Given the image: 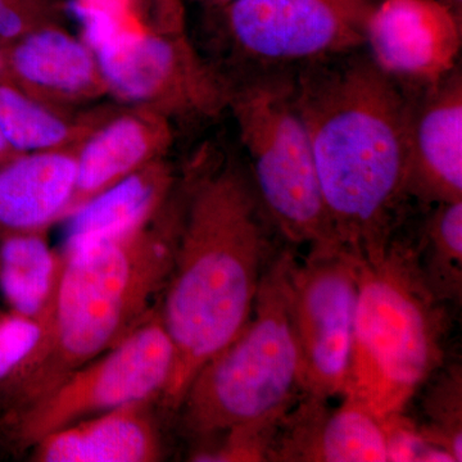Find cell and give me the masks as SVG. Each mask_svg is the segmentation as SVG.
Wrapping results in <instances>:
<instances>
[{
  "instance_id": "6da1fadb",
  "label": "cell",
  "mask_w": 462,
  "mask_h": 462,
  "mask_svg": "<svg viewBox=\"0 0 462 462\" xmlns=\"http://www.w3.org/2000/svg\"><path fill=\"white\" fill-rule=\"evenodd\" d=\"M293 96L339 247L382 256L409 199L410 94L358 50L298 67Z\"/></svg>"
},
{
  "instance_id": "7a4b0ae2",
  "label": "cell",
  "mask_w": 462,
  "mask_h": 462,
  "mask_svg": "<svg viewBox=\"0 0 462 462\" xmlns=\"http://www.w3.org/2000/svg\"><path fill=\"white\" fill-rule=\"evenodd\" d=\"M279 231L251 173L227 162L188 190L171 275L160 302L175 364L161 406L176 411L200 367L242 331L278 256Z\"/></svg>"
},
{
  "instance_id": "3957f363",
  "label": "cell",
  "mask_w": 462,
  "mask_h": 462,
  "mask_svg": "<svg viewBox=\"0 0 462 462\" xmlns=\"http://www.w3.org/2000/svg\"><path fill=\"white\" fill-rule=\"evenodd\" d=\"M182 208L167 205L136 229L60 254L38 345L0 387L3 420L117 345L160 305L175 260Z\"/></svg>"
},
{
  "instance_id": "277c9868",
  "label": "cell",
  "mask_w": 462,
  "mask_h": 462,
  "mask_svg": "<svg viewBox=\"0 0 462 462\" xmlns=\"http://www.w3.org/2000/svg\"><path fill=\"white\" fill-rule=\"evenodd\" d=\"M357 276L345 396L383 419L404 411L443 366L448 315L425 284L411 243L394 236L382 256L357 260Z\"/></svg>"
},
{
  "instance_id": "5b68a950",
  "label": "cell",
  "mask_w": 462,
  "mask_h": 462,
  "mask_svg": "<svg viewBox=\"0 0 462 462\" xmlns=\"http://www.w3.org/2000/svg\"><path fill=\"white\" fill-rule=\"evenodd\" d=\"M293 257L289 249L279 252L245 327L191 379L178 409L191 437L199 440L242 425L282 422L302 396L287 297Z\"/></svg>"
},
{
  "instance_id": "8992f818",
  "label": "cell",
  "mask_w": 462,
  "mask_h": 462,
  "mask_svg": "<svg viewBox=\"0 0 462 462\" xmlns=\"http://www.w3.org/2000/svg\"><path fill=\"white\" fill-rule=\"evenodd\" d=\"M227 105L251 160V178L282 238L310 251L337 242L305 123L293 96V71L245 75L229 85Z\"/></svg>"
},
{
  "instance_id": "52a82bcc",
  "label": "cell",
  "mask_w": 462,
  "mask_h": 462,
  "mask_svg": "<svg viewBox=\"0 0 462 462\" xmlns=\"http://www.w3.org/2000/svg\"><path fill=\"white\" fill-rule=\"evenodd\" d=\"M175 351L160 305L117 345L69 374L45 396L5 419L18 446L27 448L84 419L143 402H160Z\"/></svg>"
},
{
  "instance_id": "ba28073f",
  "label": "cell",
  "mask_w": 462,
  "mask_h": 462,
  "mask_svg": "<svg viewBox=\"0 0 462 462\" xmlns=\"http://www.w3.org/2000/svg\"><path fill=\"white\" fill-rule=\"evenodd\" d=\"M380 0H234L218 9L221 33L248 75L298 67L361 50Z\"/></svg>"
},
{
  "instance_id": "9c48e42d",
  "label": "cell",
  "mask_w": 462,
  "mask_h": 462,
  "mask_svg": "<svg viewBox=\"0 0 462 462\" xmlns=\"http://www.w3.org/2000/svg\"><path fill=\"white\" fill-rule=\"evenodd\" d=\"M357 260L343 249L291 258L287 275L289 318L296 340L302 393L345 396L358 296Z\"/></svg>"
},
{
  "instance_id": "30bf717a",
  "label": "cell",
  "mask_w": 462,
  "mask_h": 462,
  "mask_svg": "<svg viewBox=\"0 0 462 462\" xmlns=\"http://www.w3.org/2000/svg\"><path fill=\"white\" fill-rule=\"evenodd\" d=\"M94 56L103 87L126 102L199 114L227 105L229 85L199 62L184 36L136 27Z\"/></svg>"
},
{
  "instance_id": "8fae6325",
  "label": "cell",
  "mask_w": 462,
  "mask_h": 462,
  "mask_svg": "<svg viewBox=\"0 0 462 462\" xmlns=\"http://www.w3.org/2000/svg\"><path fill=\"white\" fill-rule=\"evenodd\" d=\"M364 47L404 90H421L457 67L461 17L439 0H380L367 20Z\"/></svg>"
},
{
  "instance_id": "7c38bea8",
  "label": "cell",
  "mask_w": 462,
  "mask_h": 462,
  "mask_svg": "<svg viewBox=\"0 0 462 462\" xmlns=\"http://www.w3.org/2000/svg\"><path fill=\"white\" fill-rule=\"evenodd\" d=\"M410 94L406 190L427 205L462 200L460 66Z\"/></svg>"
},
{
  "instance_id": "4fadbf2b",
  "label": "cell",
  "mask_w": 462,
  "mask_h": 462,
  "mask_svg": "<svg viewBox=\"0 0 462 462\" xmlns=\"http://www.w3.org/2000/svg\"><path fill=\"white\" fill-rule=\"evenodd\" d=\"M267 461L387 462L382 419L351 396L333 409L329 400L302 394L282 418Z\"/></svg>"
},
{
  "instance_id": "5bb4252c",
  "label": "cell",
  "mask_w": 462,
  "mask_h": 462,
  "mask_svg": "<svg viewBox=\"0 0 462 462\" xmlns=\"http://www.w3.org/2000/svg\"><path fill=\"white\" fill-rule=\"evenodd\" d=\"M76 152L17 154L0 165V236L39 233L63 221L76 190Z\"/></svg>"
},
{
  "instance_id": "9a60e30c",
  "label": "cell",
  "mask_w": 462,
  "mask_h": 462,
  "mask_svg": "<svg viewBox=\"0 0 462 462\" xmlns=\"http://www.w3.org/2000/svg\"><path fill=\"white\" fill-rule=\"evenodd\" d=\"M130 404L53 431L32 446L36 462H154L163 446L152 406Z\"/></svg>"
},
{
  "instance_id": "2e32d148",
  "label": "cell",
  "mask_w": 462,
  "mask_h": 462,
  "mask_svg": "<svg viewBox=\"0 0 462 462\" xmlns=\"http://www.w3.org/2000/svg\"><path fill=\"white\" fill-rule=\"evenodd\" d=\"M170 136L169 125L157 111L117 116L98 127L76 151V190L67 216L91 197L160 160Z\"/></svg>"
},
{
  "instance_id": "e0dca14e",
  "label": "cell",
  "mask_w": 462,
  "mask_h": 462,
  "mask_svg": "<svg viewBox=\"0 0 462 462\" xmlns=\"http://www.w3.org/2000/svg\"><path fill=\"white\" fill-rule=\"evenodd\" d=\"M172 187L171 170L157 160L100 191L63 220L60 254L148 223L167 205Z\"/></svg>"
},
{
  "instance_id": "ac0fdd59",
  "label": "cell",
  "mask_w": 462,
  "mask_h": 462,
  "mask_svg": "<svg viewBox=\"0 0 462 462\" xmlns=\"http://www.w3.org/2000/svg\"><path fill=\"white\" fill-rule=\"evenodd\" d=\"M16 41L8 65L18 80L32 90L75 98L103 87L96 56L83 39L42 25Z\"/></svg>"
},
{
  "instance_id": "d6986e66",
  "label": "cell",
  "mask_w": 462,
  "mask_h": 462,
  "mask_svg": "<svg viewBox=\"0 0 462 462\" xmlns=\"http://www.w3.org/2000/svg\"><path fill=\"white\" fill-rule=\"evenodd\" d=\"M60 266L62 257L45 231L0 236V291L9 311L44 320Z\"/></svg>"
},
{
  "instance_id": "ffe728a7",
  "label": "cell",
  "mask_w": 462,
  "mask_h": 462,
  "mask_svg": "<svg viewBox=\"0 0 462 462\" xmlns=\"http://www.w3.org/2000/svg\"><path fill=\"white\" fill-rule=\"evenodd\" d=\"M416 254L422 279L437 300L445 305L461 303L462 200L436 205Z\"/></svg>"
},
{
  "instance_id": "44dd1931",
  "label": "cell",
  "mask_w": 462,
  "mask_h": 462,
  "mask_svg": "<svg viewBox=\"0 0 462 462\" xmlns=\"http://www.w3.org/2000/svg\"><path fill=\"white\" fill-rule=\"evenodd\" d=\"M0 130L16 154L63 149L76 129L25 91L0 83Z\"/></svg>"
},
{
  "instance_id": "7402d4cb",
  "label": "cell",
  "mask_w": 462,
  "mask_h": 462,
  "mask_svg": "<svg viewBox=\"0 0 462 462\" xmlns=\"http://www.w3.org/2000/svg\"><path fill=\"white\" fill-rule=\"evenodd\" d=\"M422 400L425 421L420 424L433 445L462 461V372L460 365L439 370L431 375Z\"/></svg>"
},
{
  "instance_id": "603a6c76",
  "label": "cell",
  "mask_w": 462,
  "mask_h": 462,
  "mask_svg": "<svg viewBox=\"0 0 462 462\" xmlns=\"http://www.w3.org/2000/svg\"><path fill=\"white\" fill-rule=\"evenodd\" d=\"M281 422H256L231 428L199 439V446L190 455L199 462L267 461L270 448Z\"/></svg>"
},
{
  "instance_id": "cb8c5ba5",
  "label": "cell",
  "mask_w": 462,
  "mask_h": 462,
  "mask_svg": "<svg viewBox=\"0 0 462 462\" xmlns=\"http://www.w3.org/2000/svg\"><path fill=\"white\" fill-rule=\"evenodd\" d=\"M382 424L387 462H454L451 456L430 442L420 424L404 415V411L385 416Z\"/></svg>"
},
{
  "instance_id": "d4e9b609",
  "label": "cell",
  "mask_w": 462,
  "mask_h": 462,
  "mask_svg": "<svg viewBox=\"0 0 462 462\" xmlns=\"http://www.w3.org/2000/svg\"><path fill=\"white\" fill-rule=\"evenodd\" d=\"M44 320L9 311L0 314V387L29 357L44 331Z\"/></svg>"
},
{
  "instance_id": "484cf974",
  "label": "cell",
  "mask_w": 462,
  "mask_h": 462,
  "mask_svg": "<svg viewBox=\"0 0 462 462\" xmlns=\"http://www.w3.org/2000/svg\"><path fill=\"white\" fill-rule=\"evenodd\" d=\"M45 0H0V39L16 41L35 27L47 25Z\"/></svg>"
},
{
  "instance_id": "4316f807",
  "label": "cell",
  "mask_w": 462,
  "mask_h": 462,
  "mask_svg": "<svg viewBox=\"0 0 462 462\" xmlns=\"http://www.w3.org/2000/svg\"><path fill=\"white\" fill-rule=\"evenodd\" d=\"M149 8L160 32L182 36V29H184L182 0H149Z\"/></svg>"
},
{
  "instance_id": "83f0119b",
  "label": "cell",
  "mask_w": 462,
  "mask_h": 462,
  "mask_svg": "<svg viewBox=\"0 0 462 462\" xmlns=\"http://www.w3.org/2000/svg\"><path fill=\"white\" fill-rule=\"evenodd\" d=\"M14 156H17V154L9 147L5 135H3L2 130H0V165L7 162L8 160H11V158Z\"/></svg>"
},
{
  "instance_id": "f1b7e54d",
  "label": "cell",
  "mask_w": 462,
  "mask_h": 462,
  "mask_svg": "<svg viewBox=\"0 0 462 462\" xmlns=\"http://www.w3.org/2000/svg\"><path fill=\"white\" fill-rule=\"evenodd\" d=\"M194 2L199 3L203 7L209 9V11H218V9L226 7L227 5L233 3L234 0H194Z\"/></svg>"
},
{
  "instance_id": "f546056e",
  "label": "cell",
  "mask_w": 462,
  "mask_h": 462,
  "mask_svg": "<svg viewBox=\"0 0 462 462\" xmlns=\"http://www.w3.org/2000/svg\"><path fill=\"white\" fill-rule=\"evenodd\" d=\"M447 5H448V7L451 8L458 17H461L462 0H447Z\"/></svg>"
},
{
  "instance_id": "4dcf8cb0",
  "label": "cell",
  "mask_w": 462,
  "mask_h": 462,
  "mask_svg": "<svg viewBox=\"0 0 462 462\" xmlns=\"http://www.w3.org/2000/svg\"><path fill=\"white\" fill-rule=\"evenodd\" d=\"M5 65H7V62H5V58H3L2 54H0V75L5 72Z\"/></svg>"
},
{
  "instance_id": "1f68e13d",
  "label": "cell",
  "mask_w": 462,
  "mask_h": 462,
  "mask_svg": "<svg viewBox=\"0 0 462 462\" xmlns=\"http://www.w3.org/2000/svg\"><path fill=\"white\" fill-rule=\"evenodd\" d=\"M439 2L445 3V5H447V7H448V5H447V0H439Z\"/></svg>"
}]
</instances>
